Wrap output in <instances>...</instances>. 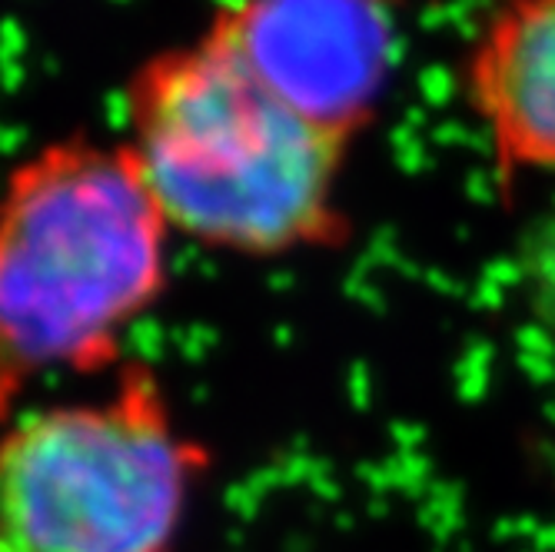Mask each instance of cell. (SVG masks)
<instances>
[{
    "label": "cell",
    "mask_w": 555,
    "mask_h": 552,
    "mask_svg": "<svg viewBox=\"0 0 555 552\" xmlns=\"http://www.w3.org/2000/svg\"><path fill=\"white\" fill-rule=\"evenodd\" d=\"M466 87L502 174L555 170V0H506L473 47Z\"/></svg>",
    "instance_id": "obj_5"
},
{
    "label": "cell",
    "mask_w": 555,
    "mask_h": 552,
    "mask_svg": "<svg viewBox=\"0 0 555 552\" xmlns=\"http://www.w3.org/2000/svg\"><path fill=\"white\" fill-rule=\"evenodd\" d=\"M210 37L343 143L366 127L392 67L389 0H236Z\"/></svg>",
    "instance_id": "obj_4"
},
{
    "label": "cell",
    "mask_w": 555,
    "mask_h": 552,
    "mask_svg": "<svg viewBox=\"0 0 555 552\" xmlns=\"http://www.w3.org/2000/svg\"><path fill=\"white\" fill-rule=\"evenodd\" d=\"M204 453L150 373L0 433V552H173Z\"/></svg>",
    "instance_id": "obj_3"
},
{
    "label": "cell",
    "mask_w": 555,
    "mask_h": 552,
    "mask_svg": "<svg viewBox=\"0 0 555 552\" xmlns=\"http://www.w3.org/2000/svg\"><path fill=\"white\" fill-rule=\"evenodd\" d=\"M130 154L170 230L246 257L336 243L343 140L286 107L204 34L127 90Z\"/></svg>",
    "instance_id": "obj_2"
},
{
    "label": "cell",
    "mask_w": 555,
    "mask_h": 552,
    "mask_svg": "<svg viewBox=\"0 0 555 552\" xmlns=\"http://www.w3.org/2000/svg\"><path fill=\"white\" fill-rule=\"evenodd\" d=\"M170 223L130 154L57 140L0 187V420L47 373H96L167 283Z\"/></svg>",
    "instance_id": "obj_1"
}]
</instances>
